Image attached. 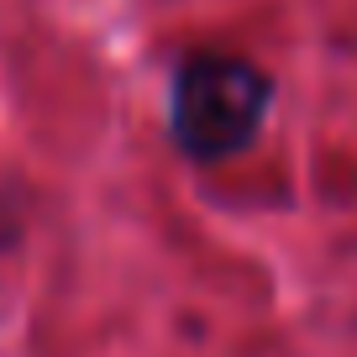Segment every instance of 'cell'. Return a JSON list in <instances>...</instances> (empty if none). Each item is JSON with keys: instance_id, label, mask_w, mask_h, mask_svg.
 <instances>
[{"instance_id": "obj_1", "label": "cell", "mask_w": 357, "mask_h": 357, "mask_svg": "<svg viewBox=\"0 0 357 357\" xmlns=\"http://www.w3.org/2000/svg\"><path fill=\"white\" fill-rule=\"evenodd\" d=\"M273 111V79L236 53H190L168 89V132L195 163H221L257 142Z\"/></svg>"}]
</instances>
